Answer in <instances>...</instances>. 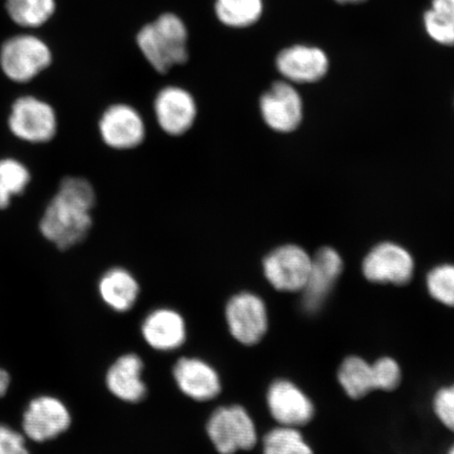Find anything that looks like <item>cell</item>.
Here are the masks:
<instances>
[{
	"label": "cell",
	"mask_w": 454,
	"mask_h": 454,
	"mask_svg": "<svg viewBox=\"0 0 454 454\" xmlns=\"http://www.w3.org/2000/svg\"><path fill=\"white\" fill-rule=\"evenodd\" d=\"M207 433L220 454L251 450L258 442L254 419L240 405L217 408L208 419Z\"/></svg>",
	"instance_id": "3957f363"
},
{
	"label": "cell",
	"mask_w": 454,
	"mask_h": 454,
	"mask_svg": "<svg viewBox=\"0 0 454 454\" xmlns=\"http://www.w3.org/2000/svg\"><path fill=\"white\" fill-rule=\"evenodd\" d=\"M448 454H454V445L451 447V450L450 452H448Z\"/></svg>",
	"instance_id": "1f68e13d"
},
{
	"label": "cell",
	"mask_w": 454,
	"mask_h": 454,
	"mask_svg": "<svg viewBox=\"0 0 454 454\" xmlns=\"http://www.w3.org/2000/svg\"><path fill=\"white\" fill-rule=\"evenodd\" d=\"M96 192L82 177H67L50 201L39 223L43 236L65 251L84 241L93 226Z\"/></svg>",
	"instance_id": "6da1fadb"
},
{
	"label": "cell",
	"mask_w": 454,
	"mask_h": 454,
	"mask_svg": "<svg viewBox=\"0 0 454 454\" xmlns=\"http://www.w3.org/2000/svg\"><path fill=\"white\" fill-rule=\"evenodd\" d=\"M377 389L385 391L399 387L402 372L399 364L391 357H381L372 364Z\"/></svg>",
	"instance_id": "4316f807"
},
{
	"label": "cell",
	"mask_w": 454,
	"mask_h": 454,
	"mask_svg": "<svg viewBox=\"0 0 454 454\" xmlns=\"http://www.w3.org/2000/svg\"><path fill=\"white\" fill-rule=\"evenodd\" d=\"M153 109L158 127L173 137L185 135L197 121L198 106L194 96L177 85L159 90Z\"/></svg>",
	"instance_id": "30bf717a"
},
{
	"label": "cell",
	"mask_w": 454,
	"mask_h": 454,
	"mask_svg": "<svg viewBox=\"0 0 454 454\" xmlns=\"http://www.w3.org/2000/svg\"><path fill=\"white\" fill-rule=\"evenodd\" d=\"M141 333L152 348L158 351H173L180 348L185 342V321L178 311L158 309L145 317Z\"/></svg>",
	"instance_id": "e0dca14e"
},
{
	"label": "cell",
	"mask_w": 454,
	"mask_h": 454,
	"mask_svg": "<svg viewBox=\"0 0 454 454\" xmlns=\"http://www.w3.org/2000/svg\"><path fill=\"white\" fill-rule=\"evenodd\" d=\"M337 2L342 3V4H357V3L365 2V0H337Z\"/></svg>",
	"instance_id": "4dcf8cb0"
},
{
	"label": "cell",
	"mask_w": 454,
	"mask_h": 454,
	"mask_svg": "<svg viewBox=\"0 0 454 454\" xmlns=\"http://www.w3.org/2000/svg\"><path fill=\"white\" fill-rule=\"evenodd\" d=\"M98 292L102 301L113 310L126 312L137 302L140 286L127 269L112 268L100 278Z\"/></svg>",
	"instance_id": "d6986e66"
},
{
	"label": "cell",
	"mask_w": 454,
	"mask_h": 454,
	"mask_svg": "<svg viewBox=\"0 0 454 454\" xmlns=\"http://www.w3.org/2000/svg\"><path fill=\"white\" fill-rule=\"evenodd\" d=\"M265 279L279 292H302L308 282L311 257L296 244H284L266 254L262 263Z\"/></svg>",
	"instance_id": "277c9868"
},
{
	"label": "cell",
	"mask_w": 454,
	"mask_h": 454,
	"mask_svg": "<svg viewBox=\"0 0 454 454\" xmlns=\"http://www.w3.org/2000/svg\"><path fill=\"white\" fill-rule=\"evenodd\" d=\"M262 0H215V12L223 25L231 27L253 26L262 15Z\"/></svg>",
	"instance_id": "44dd1931"
},
{
	"label": "cell",
	"mask_w": 454,
	"mask_h": 454,
	"mask_svg": "<svg viewBox=\"0 0 454 454\" xmlns=\"http://www.w3.org/2000/svg\"><path fill=\"white\" fill-rule=\"evenodd\" d=\"M362 270L368 281L402 286L412 279L414 261L404 247L384 242L369 252L363 261Z\"/></svg>",
	"instance_id": "8fae6325"
},
{
	"label": "cell",
	"mask_w": 454,
	"mask_h": 454,
	"mask_svg": "<svg viewBox=\"0 0 454 454\" xmlns=\"http://www.w3.org/2000/svg\"><path fill=\"white\" fill-rule=\"evenodd\" d=\"M425 27L436 43L454 45V0H434L424 16Z\"/></svg>",
	"instance_id": "7402d4cb"
},
{
	"label": "cell",
	"mask_w": 454,
	"mask_h": 454,
	"mask_svg": "<svg viewBox=\"0 0 454 454\" xmlns=\"http://www.w3.org/2000/svg\"><path fill=\"white\" fill-rule=\"evenodd\" d=\"M225 320L232 338L243 345L258 344L269 329L265 302L251 292L236 294L229 300Z\"/></svg>",
	"instance_id": "5b68a950"
},
{
	"label": "cell",
	"mask_w": 454,
	"mask_h": 454,
	"mask_svg": "<svg viewBox=\"0 0 454 454\" xmlns=\"http://www.w3.org/2000/svg\"><path fill=\"white\" fill-rule=\"evenodd\" d=\"M144 362L136 354H127L113 363L106 372L107 389L117 399L138 403L146 395V385L142 380Z\"/></svg>",
	"instance_id": "ac0fdd59"
},
{
	"label": "cell",
	"mask_w": 454,
	"mask_h": 454,
	"mask_svg": "<svg viewBox=\"0 0 454 454\" xmlns=\"http://www.w3.org/2000/svg\"><path fill=\"white\" fill-rule=\"evenodd\" d=\"M98 130L102 142L112 150L137 149L146 137L144 117L133 106L114 104L101 114Z\"/></svg>",
	"instance_id": "8992f818"
},
{
	"label": "cell",
	"mask_w": 454,
	"mask_h": 454,
	"mask_svg": "<svg viewBox=\"0 0 454 454\" xmlns=\"http://www.w3.org/2000/svg\"><path fill=\"white\" fill-rule=\"evenodd\" d=\"M0 454H30L24 436L8 426L0 425Z\"/></svg>",
	"instance_id": "f1b7e54d"
},
{
	"label": "cell",
	"mask_w": 454,
	"mask_h": 454,
	"mask_svg": "<svg viewBox=\"0 0 454 454\" xmlns=\"http://www.w3.org/2000/svg\"><path fill=\"white\" fill-rule=\"evenodd\" d=\"M56 113L47 102L25 96L14 102L9 116V128L15 137L30 144H45L57 133Z\"/></svg>",
	"instance_id": "52a82bcc"
},
{
	"label": "cell",
	"mask_w": 454,
	"mask_h": 454,
	"mask_svg": "<svg viewBox=\"0 0 454 454\" xmlns=\"http://www.w3.org/2000/svg\"><path fill=\"white\" fill-rule=\"evenodd\" d=\"M71 422L70 412L64 403L56 397L39 396L28 405L22 427L31 440L45 442L66 433Z\"/></svg>",
	"instance_id": "5bb4252c"
},
{
	"label": "cell",
	"mask_w": 454,
	"mask_h": 454,
	"mask_svg": "<svg viewBox=\"0 0 454 454\" xmlns=\"http://www.w3.org/2000/svg\"><path fill=\"white\" fill-rule=\"evenodd\" d=\"M263 454H314L297 428L279 426L266 434Z\"/></svg>",
	"instance_id": "d4e9b609"
},
{
	"label": "cell",
	"mask_w": 454,
	"mask_h": 454,
	"mask_svg": "<svg viewBox=\"0 0 454 454\" xmlns=\"http://www.w3.org/2000/svg\"><path fill=\"white\" fill-rule=\"evenodd\" d=\"M261 117L266 126L277 133H292L303 119V101L294 85L277 82L261 96Z\"/></svg>",
	"instance_id": "9c48e42d"
},
{
	"label": "cell",
	"mask_w": 454,
	"mask_h": 454,
	"mask_svg": "<svg viewBox=\"0 0 454 454\" xmlns=\"http://www.w3.org/2000/svg\"><path fill=\"white\" fill-rule=\"evenodd\" d=\"M10 377L7 372L0 369V396H4L9 388Z\"/></svg>",
	"instance_id": "f546056e"
},
{
	"label": "cell",
	"mask_w": 454,
	"mask_h": 454,
	"mask_svg": "<svg viewBox=\"0 0 454 454\" xmlns=\"http://www.w3.org/2000/svg\"><path fill=\"white\" fill-rule=\"evenodd\" d=\"M266 401L271 417L280 426L298 428L315 416V406L298 386L287 380H277L270 386Z\"/></svg>",
	"instance_id": "4fadbf2b"
},
{
	"label": "cell",
	"mask_w": 454,
	"mask_h": 454,
	"mask_svg": "<svg viewBox=\"0 0 454 454\" xmlns=\"http://www.w3.org/2000/svg\"><path fill=\"white\" fill-rule=\"evenodd\" d=\"M31 175L16 159L0 160V209L7 208L12 198L22 194L30 184Z\"/></svg>",
	"instance_id": "603a6c76"
},
{
	"label": "cell",
	"mask_w": 454,
	"mask_h": 454,
	"mask_svg": "<svg viewBox=\"0 0 454 454\" xmlns=\"http://www.w3.org/2000/svg\"><path fill=\"white\" fill-rule=\"evenodd\" d=\"M137 44L147 62L160 74L189 59L186 27L180 17L172 13L159 16L154 22L142 27Z\"/></svg>",
	"instance_id": "7a4b0ae2"
},
{
	"label": "cell",
	"mask_w": 454,
	"mask_h": 454,
	"mask_svg": "<svg viewBox=\"0 0 454 454\" xmlns=\"http://www.w3.org/2000/svg\"><path fill=\"white\" fill-rule=\"evenodd\" d=\"M338 380L351 399L364 397L377 389L372 365L359 356H348L340 364Z\"/></svg>",
	"instance_id": "ffe728a7"
},
{
	"label": "cell",
	"mask_w": 454,
	"mask_h": 454,
	"mask_svg": "<svg viewBox=\"0 0 454 454\" xmlns=\"http://www.w3.org/2000/svg\"><path fill=\"white\" fill-rule=\"evenodd\" d=\"M343 268V260L336 249L325 247L315 254L311 258L308 282L302 289L305 312L314 315L322 309L342 274Z\"/></svg>",
	"instance_id": "7c38bea8"
},
{
	"label": "cell",
	"mask_w": 454,
	"mask_h": 454,
	"mask_svg": "<svg viewBox=\"0 0 454 454\" xmlns=\"http://www.w3.org/2000/svg\"><path fill=\"white\" fill-rule=\"evenodd\" d=\"M173 376L179 389L197 402L214 400L223 388L217 371L197 357H181L176 362Z\"/></svg>",
	"instance_id": "9a60e30c"
},
{
	"label": "cell",
	"mask_w": 454,
	"mask_h": 454,
	"mask_svg": "<svg viewBox=\"0 0 454 454\" xmlns=\"http://www.w3.org/2000/svg\"><path fill=\"white\" fill-rule=\"evenodd\" d=\"M434 408L440 421L454 433V385L438 391Z\"/></svg>",
	"instance_id": "83f0119b"
},
{
	"label": "cell",
	"mask_w": 454,
	"mask_h": 454,
	"mask_svg": "<svg viewBox=\"0 0 454 454\" xmlns=\"http://www.w3.org/2000/svg\"><path fill=\"white\" fill-rule=\"evenodd\" d=\"M52 61L50 50L33 36H16L3 45L0 65L5 75L15 82H27L47 69Z\"/></svg>",
	"instance_id": "ba28073f"
},
{
	"label": "cell",
	"mask_w": 454,
	"mask_h": 454,
	"mask_svg": "<svg viewBox=\"0 0 454 454\" xmlns=\"http://www.w3.org/2000/svg\"><path fill=\"white\" fill-rule=\"evenodd\" d=\"M277 69L294 83H310L320 81L328 71L327 56L317 48L294 45L283 50L277 57Z\"/></svg>",
	"instance_id": "2e32d148"
},
{
	"label": "cell",
	"mask_w": 454,
	"mask_h": 454,
	"mask_svg": "<svg viewBox=\"0 0 454 454\" xmlns=\"http://www.w3.org/2000/svg\"><path fill=\"white\" fill-rule=\"evenodd\" d=\"M426 284L431 297L454 308V264L436 266L429 271Z\"/></svg>",
	"instance_id": "484cf974"
},
{
	"label": "cell",
	"mask_w": 454,
	"mask_h": 454,
	"mask_svg": "<svg viewBox=\"0 0 454 454\" xmlns=\"http://www.w3.org/2000/svg\"><path fill=\"white\" fill-rule=\"evenodd\" d=\"M7 11L17 25L35 27L44 24L55 11L54 0H7Z\"/></svg>",
	"instance_id": "cb8c5ba5"
}]
</instances>
